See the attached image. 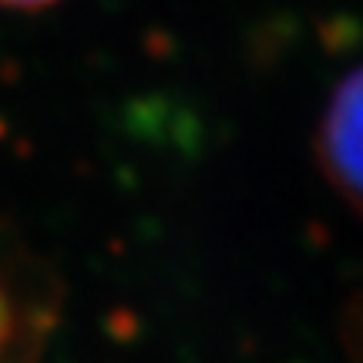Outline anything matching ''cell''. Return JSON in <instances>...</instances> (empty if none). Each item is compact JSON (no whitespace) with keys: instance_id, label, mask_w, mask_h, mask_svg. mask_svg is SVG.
I'll list each match as a JSON object with an SVG mask.
<instances>
[{"instance_id":"cell-1","label":"cell","mask_w":363,"mask_h":363,"mask_svg":"<svg viewBox=\"0 0 363 363\" xmlns=\"http://www.w3.org/2000/svg\"><path fill=\"white\" fill-rule=\"evenodd\" d=\"M65 283L54 266L0 219V363H40L57 333Z\"/></svg>"},{"instance_id":"cell-2","label":"cell","mask_w":363,"mask_h":363,"mask_svg":"<svg viewBox=\"0 0 363 363\" xmlns=\"http://www.w3.org/2000/svg\"><path fill=\"white\" fill-rule=\"evenodd\" d=\"M360 71H350L330 94L316 128V165L350 208L360 202Z\"/></svg>"},{"instance_id":"cell-3","label":"cell","mask_w":363,"mask_h":363,"mask_svg":"<svg viewBox=\"0 0 363 363\" xmlns=\"http://www.w3.org/2000/svg\"><path fill=\"white\" fill-rule=\"evenodd\" d=\"M0 4H7V7H24V11H34V7H48L54 0H0Z\"/></svg>"}]
</instances>
